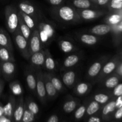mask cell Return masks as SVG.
Masks as SVG:
<instances>
[{
	"label": "cell",
	"mask_w": 122,
	"mask_h": 122,
	"mask_svg": "<svg viewBox=\"0 0 122 122\" xmlns=\"http://www.w3.org/2000/svg\"><path fill=\"white\" fill-rule=\"evenodd\" d=\"M119 78L116 76H112L106 81L105 85L107 88H114L119 84Z\"/></svg>",
	"instance_id": "obj_35"
},
{
	"label": "cell",
	"mask_w": 122,
	"mask_h": 122,
	"mask_svg": "<svg viewBox=\"0 0 122 122\" xmlns=\"http://www.w3.org/2000/svg\"><path fill=\"white\" fill-rule=\"evenodd\" d=\"M88 122H101V119L98 117H91L89 118Z\"/></svg>",
	"instance_id": "obj_47"
},
{
	"label": "cell",
	"mask_w": 122,
	"mask_h": 122,
	"mask_svg": "<svg viewBox=\"0 0 122 122\" xmlns=\"http://www.w3.org/2000/svg\"><path fill=\"white\" fill-rule=\"evenodd\" d=\"M29 48L30 56L41 50V40L38 30H33V33L29 41Z\"/></svg>",
	"instance_id": "obj_4"
},
{
	"label": "cell",
	"mask_w": 122,
	"mask_h": 122,
	"mask_svg": "<svg viewBox=\"0 0 122 122\" xmlns=\"http://www.w3.org/2000/svg\"><path fill=\"white\" fill-rule=\"evenodd\" d=\"M57 14L61 20L66 22H72L79 20L80 15L76 10L70 6L64 5L57 9Z\"/></svg>",
	"instance_id": "obj_2"
},
{
	"label": "cell",
	"mask_w": 122,
	"mask_h": 122,
	"mask_svg": "<svg viewBox=\"0 0 122 122\" xmlns=\"http://www.w3.org/2000/svg\"><path fill=\"white\" fill-rule=\"evenodd\" d=\"M48 2L52 5H59L63 2V0H47Z\"/></svg>",
	"instance_id": "obj_44"
},
{
	"label": "cell",
	"mask_w": 122,
	"mask_h": 122,
	"mask_svg": "<svg viewBox=\"0 0 122 122\" xmlns=\"http://www.w3.org/2000/svg\"><path fill=\"white\" fill-rule=\"evenodd\" d=\"M79 61V57L76 54H71L66 58L63 63V66L65 68H70L76 65Z\"/></svg>",
	"instance_id": "obj_20"
},
{
	"label": "cell",
	"mask_w": 122,
	"mask_h": 122,
	"mask_svg": "<svg viewBox=\"0 0 122 122\" xmlns=\"http://www.w3.org/2000/svg\"><path fill=\"white\" fill-rule=\"evenodd\" d=\"M35 119V114L32 113L26 107V104H25V110L23 114L21 121L23 122H33Z\"/></svg>",
	"instance_id": "obj_29"
},
{
	"label": "cell",
	"mask_w": 122,
	"mask_h": 122,
	"mask_svg": "<svg viewBox=\"0 0 122 122\" xmlns=\"http://www.w3.org/2000/svg\"><path fill=\"white\" fill-rule=\"evenodd\" d=\"M19 28L20 32L22 35L27 39V41L29 40L30 38L31 35V29L26 25L23 19L22 16L20 15L19 13Z\"/></svg>",
	"instance_id": "obj_17"
},
{
	"label": "cell",
	"mask_w": 122,
	"mask_h": 122,
	"mask_svg": "<svg viewBox=\"0 0 122 122\" xmlns=\"http://www.w3.org/2000/svg\"><path fill=\"white\" fill-rule=\"evenodd\" d=\"M113 93H114V95L115 96H122V83H121V84H118L114 88Z\"/></svg>",
	"instance_id": "obj_41"
},
{
	"label": "cell",
	"mask_w": 122,
	"mask_h": 122,
	"mask_svg": "<svg viewBox=\"0 0 122 122\" xmlns=\"http://www.w3.org/2000/svg\"><path fill=\"white\" fill-rule=\"evenodd\" d=\"M114 117L116 119H120L122 118V107L118 108V110L114 114Z\"/></svg>",
	"instance_id": "obj_43"
},
{
	"label": "cell",
	"mask_w": 122,
	"mask_h": 122,
	"mask_svg": "<svg viewBox=\"0 0 122 122\" xmlns=\"http://www.w3.org/2000/svg\"><path fill=\"white\" fill-rule=\"evenodd\" d=\"M86 107L85 106H81L79 107L75 113V117L76 119H81L86 113Z\"/></svg>",
	"instance_id": "obj_39"
},
{
	"label": "cell",
	"mask_w": 122,
	"mask_h": 122,
	"mask_svg": "<svg viewBox=\"0 0 122 122\" xmlns=\"http://www.w3.org/2000/svg\"><path fill=\"white\" fill-rule=\"evenodd\" d=\"M30 61L31 64L36 67H42L44 65L45 59V51L41 50L30 56Z\"/></svg>",
	"instance_id": "obj_9"
},
{
	"label": "cell",
	"mask_w": 122,
	"mask_h": 122,
	"mask_svg": "<svg viewBox=\"0 0 122 122\" xmlns=\"http://www.w3.org/2000/svg\"><path fill=\"white\" fill-rule=\"evenodd\" d=\"M60 48L64 53H69L75 50V46L71 42L66 40H61L59 42Z\"/></svg>",
	"instance_id": "obj_24"
},
{
	"label": "cell",
	"mask_w": 122,
	"mask_h": 122,
	"mask_svg": "<svg viewBox=\"0 0 122 122\" xmlns=\"http://www.w3.org/2000/svg\"><path fill=\"white\" fill-rule=\"evenodd\" d=\"M26 80L29 88L33 92L35 91L36 89V79L35 75L32 73H27L26 76Z\"/></svg>",
	"instance_id": "obj_25"
},
{
	"label": "cell",
	"mask_w": 122,
	"mask_h": 122,
	"mask_svg": "<svg viewBox=\"0 0 122 122\" xmlns=\"http://www.w3.org/2000/svg\"><path fill=\"white\" fill-rule=\"evenodd\" d=\"M89 89V84L85 82L79 83L76 88V92L78 95H85Z\"/></svg>",
	"instance_id": "obj_31"
},
{
	"label": "cell",
	"mask_w": 122,
	"mask_h": 122,
	"mask_svg": "<svg viewBox=\"0 0 122 122\" xmlns=\"http://www.w3.org/2000/svg\"><path fill=\"white\" fill-rule=\"evenodd\" d=\"M81 41L82 43L88 45H95L97 43L98 39L95 35L90 34H83L81 36Z\"/></svg>",
	"instance_id": "obj_23"
},
{
	"label": "cell",
	"mask_w": 122,
	"mask_h": 122,
	"mask_svg": "<svg viewBox=\"0 0 122 122\" xmlns=\"http://www.w3.org/2000/svg\"><path fill=\"white\" fill-rule=\"evenodd\" d=\"M109 100V97L105 94H98L94 96V101L99 104H105Z\"/></svg>",
	"instance_id": "obj_37"
},
{
	"label": "cell",
	"mask_w": 122,
	"mask_h": 122,
	"mask_svg": "<svg viewBox=\"0 0 122 122\" xmlns=\"http://www.w3.org/2000/svg\"><path fill=\"white\" fill-rule=\"evenodd\" d=\"M102 64L100 62L97 61L93 63L88 70V75L90 77H94L97 76L100 72Z\"/></svg>",
	"instance_id": "obj_22"
},
{
	"label": "cell",
	"mask_w": 122,
	"mask_h": 122,
	"mask_svg": "<svg viewBox=\"0 0 122 122\" xmlns=\"http://www.w3.org/2000/svg\"><path fill=\"white\" fill-rule=\"evenodd\" d=\"M121 1H122V0H121Z\"/></svg>",
	"instance_id": "obj_54"
},
{
	"label": "cell",
	"mask_w": 122,
	"mask_h": 122,
	"mask_svg": "<svg viewBox=\"0 0 122 122\" xmlns=\"http://www.w3.org/2000/svg\"><path fill=\"white\" fill-rule=\"evenodd\" d=\"M0 61H15L13 52L10 51L7 48L0 46Z\"/></svg>",
	"instance_id": "obj_18"
},
{
	"label": "cell",
	"mask_w": 122,
	"mask_h": 122,
	"mask_svg": "<svg viewBox=\"0 0 122 122\" xmlns=\"http://www.w3.org/2000/svg\"><path fill=\"white\" fill-rule=\"evenodd\" d=\"M77 106V102L75 100H69L66 101L63 105V110L67 113H70L74 111Z\"/></svg>",
	"instance_id": "obj_30"
},
{
	"label": "cell",
	"mask_w": 122,
	"mask_h": 122,
	"mask_svg": "<svg viewBox=\"0 0 122 122\" xmlns=\"http://www.w3.org/2000/svg\"><path fill=\"white\" fill-rule=\"evenodd\" d=\"M48 76L49 79L51 81V83L55 87L57 92H61L62 91L63 89V83L58 77H56L54 76H52L51 74H48Z\"/></svg>",
	"instance_id": "obj_26"
},
{
	"label": "cell",
	"mask_w": 122,
	"mask_h": 122,
	"mask_svg": "<svg viewBox=\"0 0 122 122\" xmlns=\"http://www.w3.org/2000/svg\"><path fill=\"white\" fill-rule=\"evenodd\" d=\"M110 7L112 9L119 10L122 9V1L121 0H112L110 2Z\"/></svg>",
	"instance_id": "obj_40"
},
{
	"label": "cell",
	"mask_w": 122,
	"mask_h": 122,
	"mask_svg": "<svg viewBox=\"0 0 122 122\" xmlns=\"http://www.w3.org/2000/svg\"><path fill=\"white\" fill-rule=\"evenodd\" d=\"M19 10L29 15L35 14L36 8L35 6L28 1H21L19 4Z\"/></svg>",
	"instance_id": "obj_15"
},
{
	"label": "cell",
	"mask_w": 122,
	"mask_h": 122,
	"mask_svg": "<svg viewBox=\"0 0 122 122\" xmlns=\"http://www.w3.org/2000/svg\"><path fill=\"white\" fill-rule=\"evenodd\" d=\"M5 16L7 29L13 34L19 27V11L13 6L7 5L5 8Z\"/></svg>",
	"instance_id": "obj_1"
},
{
	"label": "cell",
	"mask_w": 122,
	"mask_h": 122,
	"mask_svg": "<svg viewBox=\"0 0 122 122\" xmlns=\"http://www.w3.org/2000/svg\"><path fill=\"white\" fill-rule=\"evenodd\" d=\"M24 110H25V104H24L23 98L21 97L19 100V102L15 104V107L13 113V117L15 122H21L24 113Z\"/></svg>",
	"instance_id": "obj_11"
},
{
	"label": "cell",
	"mask_w": 122,
	"mask_h": 122,
	"mask_svg": "<svg viewBox=\"0 0 122 122\" xmlns=\"http://www.w3.org/2000/svg\"><path fill=\"white\" fill-rule=\"evenodd\" d=\"M4 86V84L3 81L1 79H0V95H1V93H2V90H3Z\"/></svg>",
	"instance_id": "obj_50"
},
{
	"label": "cell",
	"mask_w": 122,
	"mask_h": 122,
	"mask_svg": "<svg viewBox=\"0 0 122 122\" xmlns=\"http://www.w3.org/2000/svg\"><path fill=\"white\" fill-rule=\"evenodd\" d=\"M91 1L94 2L95 4L103 6L107 5L110 0H91Z\"/></svg>",
	"instance_id": "obj_42"
},
{
	"label": "cell",
	"mask_w": 122,
	"mask_h": 122,
	"mask_svg": "<svg viewBox=\"0 0 122 122\" xmlns=\"http://www.w3.org/2000/svg\"><path fill=\"white\" fill-rule=\"evenodd\" d=\"M15 71V64L13 61H6L1 63V72L6 79H9Z\"/></svg>",
	"instance_id": "obj_6"
},
{
	"label": "cell",
	"mask_w": 122,
	"mask_h": 122,
	"mask_svg": "<svg viewBox=\"0 0 122 122\" xmlns=\"http://www.w3.org/2000/svg\"><path fill=\"white\" fill-rule=\"evenodd\" d=\"M44 83H45V89H46V92L48 96L50 98L54 97L57 94V91L52 83H51V81L49 79L47 73H44Z\"/></svg>",
	"instance_id": "obj_16"
},
{
	"label": "cell",
	"mask_w": 122,
	"mask_h": 122,
	"mask_svg": "<svg viewBox=\"0 0 122 122\" xmlns=\"http://www.w3.org/2000/svg\"><path fill=\"white\" fill-rule=\"evenodd\" d=\"M4 115V109L3 107L1 105H0V117Z\"/></svg>",
	"instance_id": "obj_52"
},
{
	"label": "cell",
	"mask_w": 122,
	"mask_h": 122,
	"mask_svg": "<svg viewBox=\"0 0 122 122\" xmlns=\"http://www.w3.org/2000/svg\"><path fill=\"white\" fill-rule=\"evenodd\" d=\"M100 108V104L95 101H93L91 102L86 110V112L88 115H92L99 110Z\"/></svg>",
	"instance_id": "obj_28"
},
{
	"label": "cell",
	"mask_w": 122,
	"mask_h": 122,
	"mask_svg": "<svg viewBox=\"0 0 122 122\" xmlns=\"http://www.w3.org/2000/svg\"><path fill=\"white\" fill-rule=\"evenodd\" d=\"M79 15H81L84 20H90L98 17L100 15L103 14V12L100 11L93 10L88 8V9H80L77 11Z\"/></svg>",
	"instance_id": "obj_7"
},
{
	"label": "cell",
	"mask_w": 122,
	"mask_h": 122,
	"mask_svg": "<svg viewBox=\"0 0 122 122\" xmlns=\"http://www.w3.org/2000/svg\"><path fill=\"white\" fill-rule=\"evenodd\" d=\"M19 13H20V15L22 16L23 19L24 21H25V23L26 24V25H27L31 30L34 29L35 25V21L34 20H33L32 17L29 15H27V14H25V13H23V12L21 11L20 10H19Z\"/></svg>",
	"instance_id": "obj_27"
},
{
	"label": "cell",
	"mask_w": 122,
	"mask_h": 122,
	"mask_svg": "<svg viewBox=\"0 0 122 122\" xmlns=\"http://www.w3.org/2000/svg\"><path fill=\"white\" fill-rule=\"evenodd\" d=\"M11 91L14 95H20L22 93V88L20 83L17 82H13L10 84Z\"/></svg>",
	"instance_id": "obj_34"
},
{
	"label": "cell",
	"mask_w": 122,
	"mask_h": 122,
	"mask_svg": "<svg viewBox=\"0 0 122 122\" xmlns=\"http://www.w3.org/2000/svg\"><path fill=\"white\" fill-rule=\"evenodd\" d=\"M58 118L57 115H52L49 118L47 122H58Z\"/></svg>",
	"instance_id": "obj_46"
},
{
	"label": "cell",
	"mask_w": 122,
	"mask_h": 122,
	"mask_svg": "<svg viewBox=\"0 0 122 122\" xmlns=\"http://www.w3.org/2000/svg\"><path fill=\"white\" fill-rule=\"evenodd\" d=\"M15 107V101L14 98L10 97L7 103L3 107L4 116L11 119V118L13 116Z\"/></svg>",
	"instance_id": "obj_14"
},
{
	"label": "cell",
	"mask_w": 122,
	"mask_h": 122,
	"mask_svg": "<svg viewBox=\"0 0 122 122\" xmlns=\"http://www.w3.org/2000/svg\"><path fill=\"white\" fill-rule=\"evenodd\" d=\"M112 30L110 25L107 24H101L94 26L91 29V32L96 35H105L109 33Z\"/></svg>",
	"instance_id": "obj_12"
},
{
	"label": "cell",
	"mask_w": 122,
	"mask_h": 122,
	"mask_svg": "<svg viewBox=\"0 0 122 122\" xmlns=\"http://www.w3.org/2000/svg\"><path fill=\"white\" fill-rule=\"evenodd\" d=\"M73 4L78 9H88L95 5L91 0H73Z\"/></svg>",
	"instance_id": "obj_19"
},
{
	"label": "cell",
	"mask_w": 122,
	"mask_h": 122,
	"mask_svg": "<svg viewBox=\"0 0 122 122\" xmlns=\"http://www.w3.org/2000/svg\"><path fill=\"white\" fill-rule=\"evenodd\" d=\"M0 46L7 48L13 52V48L10 37L5 30L1 28H0Z\"/></svg>",
	"instance_id": "obj_10"
},
{
	"label": "cell",
	"mask_w": 122,
	"mask_h": 122,
	"mask_svg": "<svg viewBox=\"0 0 122 122\" xmlns=\"http://www.w3.org/2000/svg\"><path fill=\"white\" fill-rule=\"evenodd\" d=\"M26 107L35 115L38 114V112H39V107H38V104L35 102L32 101V100L29 101L28 104H27Z\"/></svg>",
	"instance_id": "obj_38"
},
{
	"label": "cell",
	"mask_w": 122,
	"mask_h": 122,
	"mask_svg": "<svg viewBox=\"0 0 122 122\" xmlns=\"http://www.w3.org/2000/svg\"><path fill=\"white\" fill-rule=\"evenodd\" d=\"M117 73L120 75H122V64L119 66V67L117 69Z\"/></svg>",
	"instance_id": "obj_51"
},
{
	"label": "cell",
	"mask_w": 122,
	"mask_h": 122,
	"mask_svg": "<svg viewBox=\"0 0 122 122\" xmlns=\"http://www.w3.org/2000/svg\"><path fill=\"white\" fill-rule=\"evenodd\" d=\"M0 74H1V61H0Z\"/></svg>",
	"instance_id": "obj_53"
},
{
	"label": "cell",
	"mask_w": 122,
	"mask_h": 122,
	"mask_svg": "<svg viewBox=\"0 0 122 122\" xmlns=\"http://www.w3.org/2000/svg\"><path fill=\"white\" fill-rule=\"evenodd\" d=\"M13 34H14L15 44L20 53L25 58L29 59L30 54L29 48V41H27L22 35L19 27Z\"/></svg>",
	"instance_id": "obj_3"
},
{
	"label": "cell",
	"mask_w": 122,
	"mask_h": 122,
	"mask_svg": "<svg viewBox=\"0 0 122 122\" xmlns=\"http://www.w3.org/2000/svg\"><path fill=\"white\" fill-rule=\"evenodd\" d=\"M122 20V14L120 13H115L112 14L108 18V23L111 25H116Z\"/></svg>",
	"instance_id": "obj_33"
},
{
	"label": "cell",
	"mask_w": 122,
	"mask_h": 122,
	"mask_svg": "<svg viewBox=\"0 0 122 122\" xmlns=\"http://www.w3.org/2000/svg\"><path fill=\"white\" fill-rule=\"evenodd\" d=\"M76 74L74 71H68L63 75L62 77V82L66 86L71 88L73 86L76 81Z\"/></svg>",
	"instance_id": "obj_13"
},
{
	"label": "cell",
	"mask_w": 122,
	"mask_h": 122,
	"mask_svg": "<svg viewBox=\"0 0 122 122\" xmlns=\"http://www.w3.org/2000/svg\"><path fill=\"white\" fill-rule=\"evenodd\" d=\"M45 59L44 66H45V68L49 71H53L56 68V63H55L52 57H51L48 50H46L45 51Z\"/></svg>",
	"instance_id": "obj_21"
},
{
	"label": "cell",
	"mask_w": 122,
	"mask_h": 122,
	"mask_svg": "<svg viewBox=\"0 0 122 122\" xmlns=\"http://www.w3.org/2000/svg\"><path fill=\"white\" fill-rule=\"evenodd\" d=\"M116 108V101H112L111 102H108L107 104L105 106V107L102 110V114L104 116H107L110 113H112L114 111V110Z\"/></svg>",
	"instance_id": "obj_32"
},
{
	"label": "cell",
	"mask_w": 122,
	"mask_h": 122,
	"mask_svg": "<svg viewBox=\"0 0 122 122\" xmlns=\"http://www.w3.org/2000/svg\"><path fill=\"white\" fill-rule=\"evenodd\" d=\"M36 90L37 94L41 100V101H44L46 99V92L45 89V83L44 81V75L41 71H39L36 74Z\"/></svg>",
	"instance_id": "obj_5"
},
{
	"label": "cell",
	"mask_w": 122,
	"mask_h": 122,
	"mask_svg": "<svg viewBox=\"0 0 122 122\" xmlns=\"http://www.w3.org/2000/svg\"><path fill=\"white\" fill-rule=\"evenodd\" d=\"M116 106L118 108L122 107V96L118 97V98L116 101Z\"/></svg>",
	"instance_id": "obj_45"
},
{
	"label": "cell",
	"mask_w": 122,
	"mask_h": 122,
	"mask_svg": "<svg viewBox=\"0 0 122 122\" xmlns=\"http://www.w3.org/2000/svg\"><path fill=\"white\" fill-rule=\"evenodd\" d=\"M39 33L41 41L46 42L48 38H51L54 33L53 29L50 25L47 24L42 23L39 27Z\"/></svg>",
	"instance_id": "obj_8"
},
{
	"label": "cell",
	"mask_w": 122,
	"mask_h": 122,
	"mask_svg": "<svg viewBox=\"0 0 122 122\" xmlns=\"http://www.w3.org/2000/svg\"><path fill=\"white\" fill-rule=\"evenodd\" d=\"M116 25V27L117 30L118 31H120V32H122V20L119 23L117 24V25Z\"/></svg>",
	"instance_id": "obj_49"
},
{
	"label": "cell",
	"mask_w": 122,
	"mask_h": 122,
	"mask_svg": "<svg viewBox=\"0 0 122 122\" xmlns=\"http://www.w3.org/2000/svg\"><path fill=\"white\" fill-rule=\"evenodd\" d=\"M0 122H11V119L5 116H2L0 117Z\"/></svg>",
	"instance_id": "obj_48"
},
{
	"label": "cell",
	"mask_w": 122,
	"mask_h": 122,
	"mask_svg": "<svg viewBox=\"0 0 122 122\" xmlns=\"http://www.w3.org/2000/svg\"><path fill=\"white\" fill-rule=\"evenodd\" d=\"M116 67V64L115 62H108L107 64H105V66L103 67V68H102V73H103L104 75H108V74L111 73L112 71H114Z\"/></svg>",
	"instance_id": "obj_36"
}]
</instances>
